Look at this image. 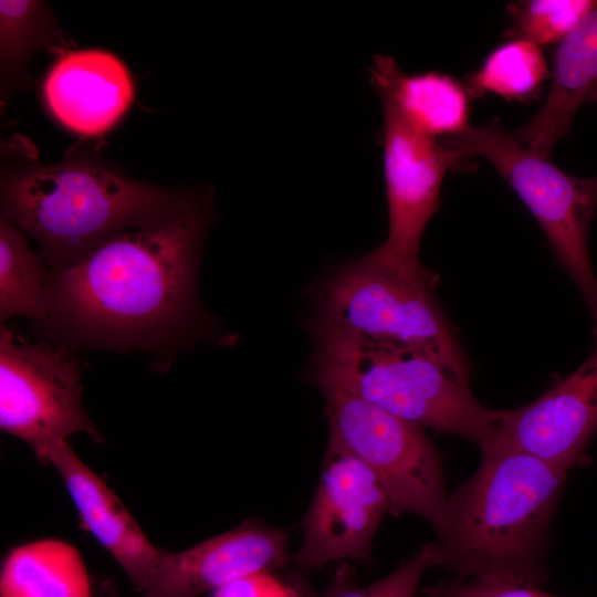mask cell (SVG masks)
<instances>
[{"label": "cell", "mask_w": 597, "mask_h": 597, "mask_svg": "<svg viewBox=\"0 0 597 597\" xmlns=\"http://www.w3.org/2000/svg\"><path fill=\"white\" fill-rule=\"evenodd\" d=\"M212 203L160 227L116 232L75 263L48 271L46 318L34 332L76 355H147L169 369L200 342L227 344L198 286Z\"/></svg>", "instance_id": "obj_1"}, {"label": "cell", "mask_w": 597, "mask_h": 597, "mask_svg": "<svg viewBox=\"0 0 597 597\" xmlns=\"http://www.w3.org/2000/svg\"><path fill=\"white\" fill-rule=\"evenodd\" d=\"M210 203L208 187L154 186L84 156L19 168L1 186V218L36 241L49 272L75 263L116 232L168 224Z\"/></svg>", "instance_id": "obj_2"}, {"label": "cell", "mask_w": 597, "mask_h": 597, "mask_svg": "<svg viewBox=\"0 0 597 597\" xmlns=\"http://www.w3.org/2000/svg\"><path fill=\"white\" fill-rule=\"evenodd\" d=\"M568 471L513 449L482 452L433 527L440 566L458 579L546 580L551 525Z\"/></svg>", "instance_id": "obj_3"}, {"label": "cell", "mask_w": 597, "mask_h": 597, "mask_svg": "<svg viewBox=\"0 0 597 597\" xmlns=\"http://www.w3.org/2000/svg\"><path fill=\"white\" fill-rule=\"evenodd\" d=\"M307 377L322 389L357 396L421 428L490 450L504 410L483 407L469 383L420 352L342 337H317Z\"/></svg>", "instance_id": "obj_4"}, {"label": "cell", "mask_w": 597, "mask_h": 597, "mask_svg": "<svg viewBox=\"0 0 597 597\" xmlns=\"http://www.w3.org/2000/svg\"><path fill=\"white\" fill-rule=\"evenodd\" d=\"M433 273L405 270L365 254L339 269L317 300L313 333L428 355L469 383L463 350L434 295Z\"/></svg>", "instance_id": "obj_5"}, {"label": "cell", "mask_w": 597, "mask_h": 597, "mask_svg": "<svg viewBox=\"0 0 597 597\" xmlns=\"http://www.w3.org/2000/svg\"><path fill=\"white\" fill-rule=\"evenodd\" d=\"M441 143L458 166L464 159L483 157L510 184L582 292L597 332V277L587 250V232L597 207V177H576L559 169L503 130L498 118L485 126H469Z\"/></svg>", "instance_id": "obj_6"}, {"label": "cell", "mask_w": 597, "mask_h": 597, "mask_svg": "<svg viewBox=\"0 0 597 597\" xmlns=\"http://www.w3.org/2000/svg\"><path fill=\"white\" fill-rule=\"evenodd\" d=\"M321 391L328 443L373 471L388 496L391 514H413L434 527L448 494L440 454L423 428L343 390Z\"/></svg>", "instance_id": "obj_7"}, {"label": "cell", "mask_w": 597, "mask_h": 597, "mask_svg": "<svg viewBox=\"0 0 597 597\" xmlns=\"http://www.w3.org/2000/svg\"><path fill=\"white\" fill-rule=\"evenodd\" d=\"M83 364L50 342H29L14 328L0 329V427L41 460L76 433L102 438L82 399Z\"/></svg>", "instance_id": "obj_8"}, {"label": "cell", "mask_w": 597, "mask_h": 597, "mask_svg": "<svg viewBox=\"0 0 597 597\" xmlns=\"http://www.w3.org/2000/svg\"><path fill=\"white\" fill-rule=\"evenodd\" d=\"M388 208V235L367 253L371 259L405 270H418L419 248L439 203L442 181L457 167L453 154L436 138L411 128L384 106L379 138Z\"/></svg>", "instance_id": "obj_9"}, {"label": "cell", "mask_w": 597, "mask_h": 597, "mask_svg": "<svg viewBox=\"0 0 597 597\" xmlns=\"http://www.w3.org/2000/svg\"><path fill=\"white\" fill-rule=\"evenodd\" d=\"M387 514H391L390 503L373 471L328 443L321 478L303 520L296 565L316 569L336 562H367Z\"/></svg>", "instance_id": "obj_10"}, {"label": "cell", "mask_w": 597, "mask_h": 597, "mask_svg": "<svg viewBox=\"0 0 597 597\" xmlns=\"http://www.w3.org/2000/svg\"><path fill=\"white\" fill-rule=\"evenodd\" d=\"M594 337L593 352L577 369L530 404L504 410L491 449L522 451L569 470L585 463L597 431V333Z\"/></svg>", "instance_id": "obj_11"}, {"label": "cell", "mask_w": 597, "mask_h": 597, "mask_svg": "<svg viewBox=\"0 0 597 597\" xmlns=\"http://www.w3.org/2000/svg\"><path fill=\"white\" fill-rule=\"evenodd\" d=\"M287 535L260 521H247L187 549L163 551L143 597H197L244 577L282 566Z\"/></svg>", "instance_id": "obj_12"}, {"label": "cell", "mask_w": 597, "mask_h": 597, "mask_svg": "<svg viewBox=\"0 0 597 597\" xmlns=\"http://www.w3.org/2000/svg\"><path fill=\"white\" fill-rule=\"evenodd\" d=\"M62 478L86 531L108 552L137 593L150 582L163 551L155 547L123 502L80 460L67 441L51 448L41 459Z\"/></svg>", "instance_id": "obj_13"}, {"label": "cell", "mask_w": 597, "mask_h": 597, "mask_svg": "<svg viewBox=\"0 0 597 597\" xmlns=\"http://www.w3.org/2000/svg\"><path fill=\"white\" fill-rule=\"evenodd\" d=\"M46 103L65 127L100 135L129 107L134 86L124 63L101 50H80L60 57L44 83Z\"/></svg>", "instance_id": "obj_14"}, {"label": "cell", "mask_w": 597, "mask_h": 597, "mask_svg": "<svg viewBox=\"0 0 597 597\" xmlns=\"http://www.w3.org/2000/svg\"><path fill=\"white\" fill-rule=\"evenodd\" d=\"M549 77L538 112L512 134L545 158L567 135L576 112L597 85V4L558 43Z\"/></svg>", "instance_id": "obj_15"}, {"label": "cell", "mask_w": 597, "mask_h": 597, "mask_svg": "<svg viewBox=\"0 0 597 597\" xmlns=\"http://www.w3.org/2000/svg\"><path fill=\"white\" fill-rule=\"evenodd\" d=\"M369 83L383 102L411 128L436 138L458 135L469 125V94L449 74L437 71L409 74L395 57L374 55Z\"/></svg>", "instance_id": "obj_16"}, {"label": "cell", "mask_w": 597, "mask_h": 597, "mask_svg": "<svg viewBox=\"0 0 597 597\" xmlns=\"http://www.w3.org/2000/svg\"><path fill=\"white\" fill-rule=\"evenodd\" d=\"M2 597H88L82 558L70 544L42 540L15 547L1 572Z\"/></svg>", "instance_id": "obj_17"}, {"label": "cell", "mask_w": 597, "mask_h": 597, "mask_svg": "<svg viewBox=\"0 0 597 597\" xmlns=\"http://www.w3.org/2000/svg\"><path fill=\"white\" fill-rule=\"evenodd\" d=\"M48 269L28 247L22 232L0 219V322L20 316L33 326L46 318Z\"/></svg>", "instance_id": "obj_18"}, {"label": "cell", "mask_w": 597, "mask_h": 597, "mask_svg": "<svg viewBox=\"0 0 597 597\" xmlns=\"http://www.w3.org/2000/svg\"><path fill=\"white\" fill-rule=\"evenodd\" d=\"M551 72L542 49L526 40L510 39L496 46L464 86L472 97L494 94L506 100H536Z\"/></svg>", "instance_id": "obj_19"}, {"label": "cell", "mask_w": 597, "mask_h": 597, "mask_svg": "<svg viewBox=\"0 0 597 597\" xmlns=\"http://www.w3.org/2000/svg\"><path fill=\"white\" fill-rule=\"evenodd\" d=\"M56 35L55 21L40 1H0L2 92L19 84L32 53Z\"/></svg>", "instance_id": "obj_20"}, {"label": "cell", "mask_w": 597, "mask_h": 597, "mask_svg": "<svg viewBox=\"0 0 597 597\" xmlns=\"http://www.w3.org/2000/svg\"><path fill=\"white\" fill-rule=\"evenodd\" d=\"M597 4L591 0H526L511 2V28L504 35L536 45L559 43Z\"/></svg>", "instance_id": "obj_21"}, {"label": "cell", "mask_w": 597, "mask_h": 597, "mask_svg": "<svg viewBox=\"0 0 597 597\" xmlns=\"http://www.w3.org/2000/svg\"><path fill=\"white\" fill-rule=\"evenodd\" d=\"M434 566H440L434 542L423 545L392 572L366 586L357 585L354 568L342 563L324 591L308 593L304 597H416L422 576Z\"/></svg>", "instance_id": "obj_22"}, {"label": "cell", "mask_w": 597, "mask_h": 597, "mask_svg": "<svg viewBox=\"0 0 597 597\" xmlns=\"http://www.w3.org/2000/svg\"><path fill=\"white\" fill-rule=\"evenodd\" d=\"M422 593L425 597H557L538 585L498 577L441 580Z\"/></svg>", "instance_id": "obj_23"}, {"label": "cell", "mask_w": 597, "mask_h": 597, "mask_svg": "<svg viewBox=\"0 0 597 597\" xmlns=\"http://www.w3.org/2000/svg\"><path fill=\"white\" fill-rule=\"evenodd\" d=\"M588 102H593V103H596V104H597V85H596V87L593 90L591 94L589 95Z\"/></svg>", "instance_id": "obj_24"}]
</instances>
